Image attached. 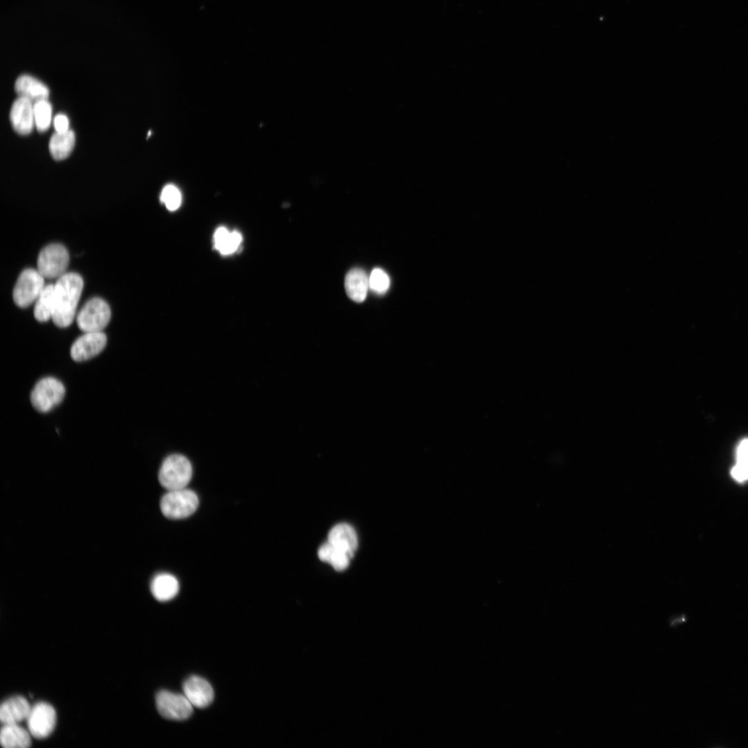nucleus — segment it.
Segmentation results:
<instances>
[{
    "instance_id": "obj_10",
    "label": "nucleus",
    "mask_w": 748,
    "mask_h": 748,
    "mask_svg": "<svg viewBox=\"0 0 748 748\" xmlns=\"http://www.w3.org/2000/svg\"><path fill=\"white\" fill-rule=\"evenodd\" d=\"M107 337L103 332H84L72 344L70 350L75 362H84L98 355L105 347Z\"/></svg>"
},
{
    "instance_id": "obj_18",
    "label": "nucleus",
    "mask_w": 748,
    "mask_h": 748,
    "mask_svg": "<svg viewBox=\"0 0 748 748\" xmlns=\"http://www.w3.org/2000/svg\"><path fill=\"white\" fill-rule=\"evenodd\" d=\"M179 582L171 574L163 573L154 577L151 582L150 589L153 596L163 602L173 598L179 591Z\"/></svg>"
},
{
    "instance_id": "obj_2",
    "label": "nucleus",
    "mask_w": 748,
    "mask_h": 748,
    "mask_svg": "<svg viewBox=\"0 0 748 748\" xmlns=\"http://www.w3.org/2000/svg\"><path fill=\"white\" fill-rule=\"evenodd\" d=\"M193 475L188 459L181 454H172L163 461L159 472L160 484L168 490L185 488Z\"/></svg>"
},
{
    "instance_id": "obj_20",
    "label": "nucleus",
    "mask_w": 748,
    "mask_h": 748,
    "mask_svg": "<svg viewBox=\"0 0 748 748\" xmlns=\"http://www.w3.org/2000/svg\"><path fill=\"white\" fill-rule=\"evenodd\" d=\"M54 311V285H45L35 301L34 317L39 322L52 319Z\"/></svg>"
},
{
    "instance_id": "obj_13",
    "label": "nucleus",
    "mask_w": 748,
    "mask_h": 748,
    "mask_svg": "<svg viewBox=\"0 0 748 748\" xmlns=\"http://www.w3.org/2000/svg\"><path fill=\"white\" fill-rule=\"evenodd\" d=\"M30 709L31 706L25 697L20 695L11 697L0 706V720L3 724H19L27 719Z\"/></svg>"
},
{
    "instance_id": "obj_11",
    "label": "nucleus",
    "mask_w": 748,
    "mask_h": 748,
    "mask_svg": "<svg viewBox=\"0 0 748 748\" xmlns=\"http://www.w3.org/2000/svg\"><path fill=\"white\" fill-rule=\"evenodd\" d=\"M184 695L191 704L203 709L211 704L214 692L211 684L204 678L191 676L183 684Z\"/></svg>"
},
{
    "instance_id": "obj_26",
    "label": "nucleus",
    "mask_w": 748,
    "mask_h": 748,
    "mask_svg": "<svg viewBox=\"0 0 748 748\" xmlns=\"http://www.w3.org/2000/svg\"><path fill=\"white\" fill-rule=\"evenodd\" d=\"M161 201L165 204L168 210H176L179 208L181 202V196L179 189L172 184L166 185L161 191Z\"/></svg>"
},
{
    "instance_id": "obj_8",
    "label": "nucleus",
    "mask_w": 748,
    "mask_h": 748,
    "mask_svg": "<svg viewBox=\"0 0 748 748\" xmlns=\"http://www.w3.org/2000/svg\"><path fill=\"white\" fill-rule=\"evenodd\" d=\"M156 705L160 715L173 720H184L193 712V706L184 695L161 691L156 695Z\"/></svg>"
},
{
    "instance_id": "obj_19",
    "label": "nucleus",
    "mask_w": 748,
    "mask_h": 748,
    "mask_svg": "<svg viewBox=\"0 0 748 748\" xmlns=\"http://www.w3.org/2000/svg\"><path fill=\"white\" fill-rule=\"evenodd\" d=\"M75 144V134L71 130L56 132L49 142V150L55 160H63L71 152Z\"/></svg>"
},
{
    "instance_id": "obj_5",
    "label": "nucleus",
    "mask_w": 748,
    "mask_h": 748,
    "mask_svg": "<svg viewBox=\"0 0 748 748\" xmlns=\"http://www.w3.org/2000/svg\"><path fill=\"white\" fill-rule=\"evenodd\" d=\"M111 318L107 303L100 298L88 301L76 316L78 328L84 332H102Z\"/></svg>"
},
{
    "instance_id": "obj_25",
    "label": "nucleus",
    "mask_w": 748,
    "mask_h": 748,
    "mask_svg": "<svg viewBox=\"0 0 748 748\" xmlns=\"http://www.w3.org/2000/svg\"><path fill=\"white\" fill-rule=\"evenodd\" d=\"M369 288L375 293H386L390 285V279L387 274L380 268H375L368 278Z\"/></svg>"
},
{
    "instance_id": "obj_15",
    "label": "nucleus",
    "mask_w": 748,
    "mask_h": 748,
    "mask_svg": "<svg viewBox=\"0 0 748 748\" xmlns=\"http://www.w3.org/2000/svg\"><path fill=\"white\" fill-rule=\"evenodd\" d=\"M15 89L19 97L26 98L33 103L48 100L49 91L41 81L28 75H22L16 80Z\"/></svg>"
},
{
    "instance_id": "obj_14",
    "label": "nucleus",
    "mask_w": 748,
    "mask_h": 748,
    "mask_svg": "<svg viewBox=\"0 0 748 748\" xmlns=\"http://www.w3.org/2000/svg\"><path fill=\"white\" fill-rule=\"evenodd\" d=\"M328 541L335 547L346 553L350 558L357 548L358 541L354 528L347 524H339L329 532Z\"/></svg>"
},
{
    "instance_id": "obj_12",
    "label": "nucleus",
    "mask_w": 748,
    "mask_h": 748,
    "mask_svg": "<svg viewBox=\"0 0 748 748\" xmlns=\"http://www.w3.org/2000/svg\"><path fill=\"white\" fill-rule=\"evenodd\" d=\"M33 103L19 97L11 107L10 119L13 129L21 135L30 134L35 125Z\"/></svg>"
},
{
    "instance_id": "obj_6",
    "label": "nucleus",
    "mask_w": 748,
    "mask_h": 748,
    "mask_svg": "<svg viewBox=\"0 0 748 748\" xmlns=\"http://www.w3.org/2000/svg\"><path fill=\"white\" fill-rule=\"evenodd\" d=\"M69 262L67 249L62 244L53 243L43 248L39 253L38 271L47 278H59L66 274Z\"/></svg>"
},
{
    "instance_id": "obj_7",
    "label": "nucleus",
    "mask_w": 748,
    "mask_h": 748,
    "mask_svg": "<svg viewBox=\"0 0 748 748\" xmlns=\"http://www.w3.org/2000/svg\"><path fill=\"white\" fill-rule=\"evenodd\" d=\"M44 286V277L37 269H24L13 289L12 298L15 305L23 308L29 306L37 300Z\"/></svg>"
},
{
    "instance_id": "obj_9",
    "label": "nucleus",
    "mask_w": 748,
    "mask_h": 748,
    "mask_svg": "<svg viewBox=\"0 0 748 748\" xmlns=\"http://www.w3.org/2000/svg\"><path fill=\"white\" fill-rule=\"evenodd\" d=\"M26 720L32 736L37 739L45 738L55 728L56 713L51 704L40 702L31 706Z\"/></svg>"
},
{
    "instance_id": "obj_3",
    "label": "nucleus",
    "mask_w": 748,
    "mask_h": 748,
    "mask_svg": "<svg viewBox=\"0 0 748 748\" xmlns=\"http://www.w3.org/2000/svg\"><path fill=\"white\" fill-rule=\"evenodd\" d=\"M199 505L198 497L193 490L181 488L168 490L160 502L163 515L169 519H182L192 515Z\"/></svg>"
},
{
    "instance_id": "obj_23",
    "label": "nucleus",
    "mask_w": 748,
    "mask_h": 748,
    "mask_svg": "<svg viewBox=\"0 0 748 748\" xmlns=\"http://www.w3.org/2000/svg\"><path fill=\"white\" fill-rule=\"evenodd\" d=\"M736 458L731 474L736 480L742 482L748 479V439L743 440L738 446Z\"/></svg>"
},
{
    "instance_id": "obj_24",
    "label": "nucleus",
    "mask_w": 748,
    "mask_h": 748,
    "mask_svg": "<svg viewBox=\"0 0 748 748\" xmlns=\"http://www.w3.org/2000/svg\"><path fill=\"white\" fill-rule=\"evenodd\" d=\"M35 125L39 132L46 131L51 123L52 107L48 100H42L33 104Z\"/></svg>"
},
{
    "instance_id": "obj_16",
    "label": "nucleus",
    "mask_w": 748,
    "mask_h": 748,
    "mask_svg": "<svg viewBox=\"0 0 748 748\" xmlns=\"http://www.w3.org/2000/svg\"><path fill=\"white\" fill-rule=\"evenodd\" d=\"M345 288L348 296L355 302H363L369 288V280L365 271L358 267L350 269L345 278Z\"/></svg>"
},
{
    "instance_id": "obj_1",
    "label": "nucleus",
    "mask_w": 748,
    "mask_h": 748,
    "mask_svg": "<svg viewBox=\"0 0 748 748\" xmlns=\"http://www.w3.org/2000/svg\"><path fill=\"white\" fill-rule=\"evenodd\" d=\"M83 280L77 273H66L54 284V311L52 320L60 328L73 322L82 289Z\"/></svg>"
},
{
    "instance_id": "obj_17",
    "label": "nucleus",
    "mask_w": 748,
    "mask_h": 748,
    "mask_svg": "<svg viewBox=\"0 0 748 748\" xmlns=\"http://www.w3.org/2000/svg\"><path fill=\"white\" fill-rule=\"evenodd\" d=\"M29 731L18 724H3L0 732V742L4 748H26L31 744Z\"/></svg>"
},
{
    "instance_id": "obj_21",
    "label": "nucleus",
    "mask_w": 748,
    "mask_h": 748,
    "mask_svg": "<svg viewBox=\"0 0 748 748\" xmlns=\"http://www.w3.org/2000/svg\"><path fill=\"white\" fill-rule=\"evenodd\" d=\"M214 245L223 255L235 251L242 242V235L238 231L229 232L225 227H219L213 237Z\"/></svg>"
},
{
    "instance_id": "obj_4",
    "label": "nucleus",
    "mask_w": 748,
    "mask_h": 748,
    "mask_svg": "<svg viewBox=\"0 0 748 748\" xmlns=\"http://www.w3.org/2000/svg\"><path fill=\"white\" fill-rule=\"evenodd\" d=\"M65 395V387L62 382L53 377L39 380L30 393V402L39 412L46 413L59 404Z\"/></svg>"
},
{
    "instance_id": "obj_22",
    "label": "nucleus",
    "mask_w": 748,
    "mask_h": 748,
    "mask_svg": "<svg viewBox=\"0 0 748 748\" xmlns=\"http://www.w3.org/2000/svg\"><path fill=\"white\" fill-rule=\"evenodd\" d=\"M319 558L328 562L336 571H344L349 565L350 556L327 541L319 549Z\"/></svg>"
},
{
    "instance_id": "obj_27",
    "label": "nucleus",
    "mask_w": 748,
    "mask_h": 748,
    "mask_svg": "<svg viewBox=\"0 0 748 748\" xmlns=\"http://www.w3.org/2000/svg\"><path fill=\"white\" fill-rule=\"evenodd\" d=\"M53 123L56 132H65L69 130V120L64 114L56 115Z\"/></svg>"
}]
</instances>
